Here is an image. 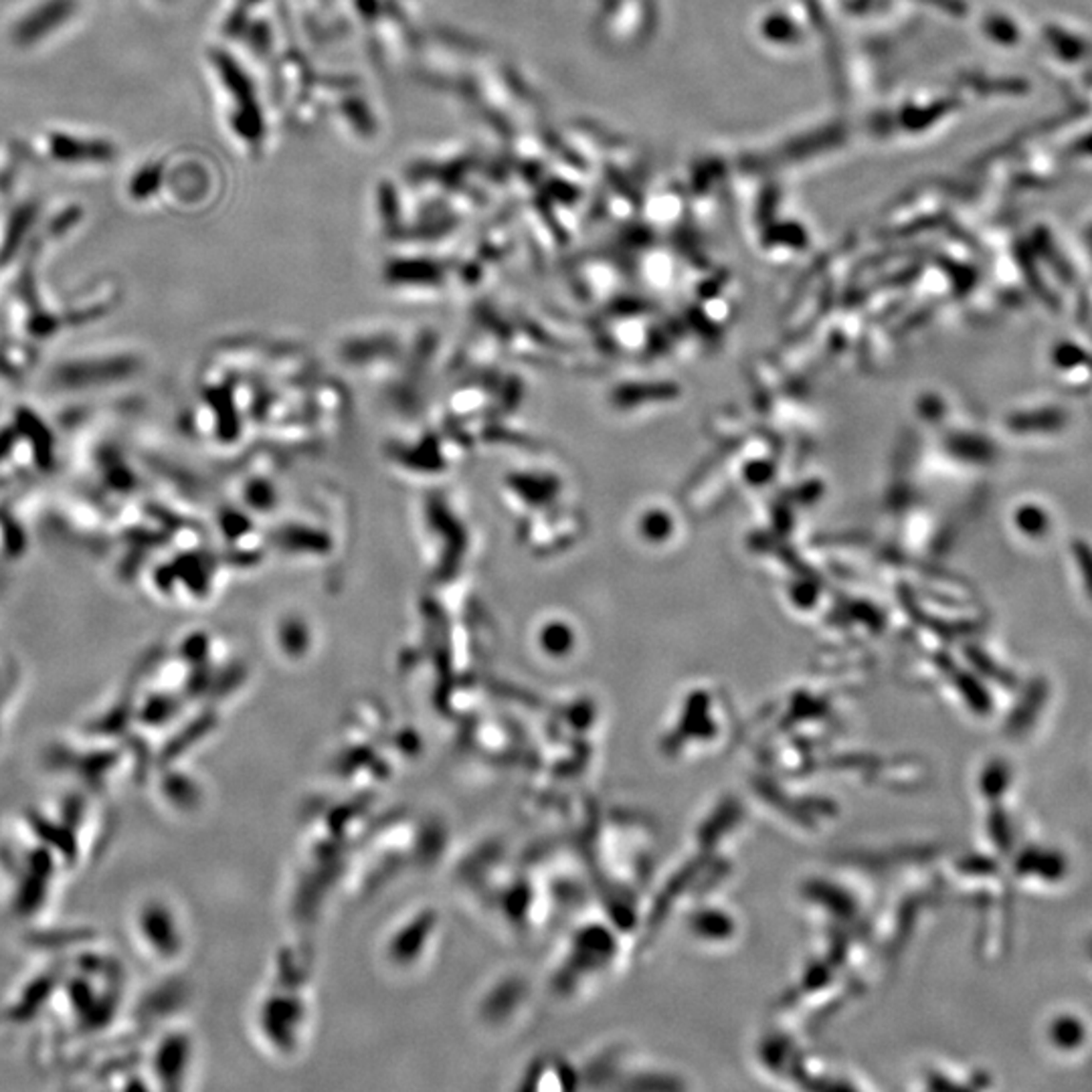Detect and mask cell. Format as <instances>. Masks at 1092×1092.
Returning <instances> with one entry per match:
<instances>
[{"label": "cell", "mask_w": 1092, "mask_h": 1092, "mask_svg": "<svg viewBox=\"0 0 1092 1092\" xmlns=\"http://www.w3.org/2000/svg\"><path fill=\"white\" fill-rule=\"evenodd\" d=\"M1076 560H1079V567H1081L1082 573H1088V571H1090V567H1092V553L1086 549V544L1081 546L1079 551H1076ZM1088 589H1090V593H1092V575H1090V579H1088Z\"/></svg>", "instance_id": "1"}]
</instances>
